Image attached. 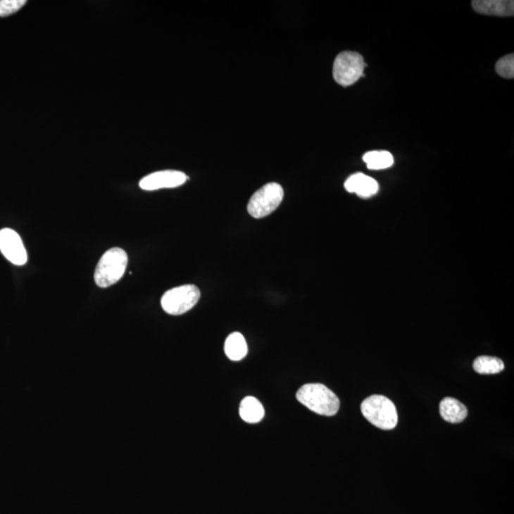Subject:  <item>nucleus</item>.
I'll list each match as a JSON object with an SVG mask.
<instances>
[{"instance_id":"obj_1","label":"nucleus","mask_w":514,"mask_h":514,"mask_svg":"<svg viewBox=\"0 0 514 514\" xmlns=\"http://www.w3.org/2000/svg\"><path fill=\"white\" fill-rule=\"evenodd\" d=\"M296 399L308 410L320 415L334 416L340 408L337 394L323 384H306L297 391Z\"/></svg>"},{"instance_id":"obj_2","label":"nucleus","mask_w":514,"mask_h":514,"mask_svg":"<svg viewBox=\"0 0 514 514\" xmlns=\"http://www.w3.org/2000/svg\"><path fill=\"white\" fill-rule=\"evenodd\" d=\"M128 266V256L121 248H113L103 254L94 270V282L99 288L115 285L123 278Z\"/></svg>"},{"instance_id":"obj_3","label":"nucleus","mask_w":514,"mask_h":514,"mask_svg":"<svg viewBox=\"0 0 514 514\" xmlns=\"http://www.w3.org/2000/svg\"><path fill=\"white\" fill-rule=\"evenodd\" d=\"M362 415L381 430H394L399 423V415L396 405L388 397L373 394L365 399L361 404Z\"/></svg>"},{"instance_id":"obj_4","label":"nucleus","mask_w":514,"mask_h":514,"mask_svg":"<svg viewBox=\"0 0 514 514\" xmlns=\"http://www.w3.org/2000/svg\"><path fill=\"white\" fill-rule=\"evenodd\" d=\"M365 64L363 56L356 51H346L339 54L334 63V80L343 87L353 85L364 77Z\"/></svg>"},{"instance_id":"obj_5","label":"nucleus","mask_w":514,"mask_h":514,"mask_svg":"<svg viewBox=\"0 0 514 514\" xmlns=\"http://www.w3.org/2000/svg\"><path fill=\"white\" fill-rule=\"evenodd\" d=\"M284 197L282 187L268 183L253 194L248 203V213L254 218H263L280 207Z\"/></svg>"},{"instance_id":"obj_6","label":"nucleus","mask_w":514,"mask_h":514,"mask_svg":"<svg viewBox=\"0 0 514 514\" xmlns=\"http://www.w3.org/2000/svg\"><path fill=\"white\" fill-rule=\"evenodd\" d=\"M199 299L200 291L196 286L183 285L166 292L162 296L161 306L169 315H180L192 310Z\"/></svg>"},{"instance_id":"obj_7","label":"nucleus","mask_w":514,"mask_h":514,"mask_svg":"<svg viewBox=\"0 0 514 514\" xmlns=\"http://www.w3.org/2000/svg\"><path fill=\"white\" fill-rule=\"evenodd\" d=\"M0 251L11 263L16 266H23L28 261L23 239L12 229L5 228L0 231Z\"/></svg>"},{"instance_id":"obj_8","label":"nucleus","mask_w":514,"mask_h":514,"mask_svg":"<svg viewBox=\"0 0 514 514\" xmlns=\"http://www.w3.org/2000/svg\"><path fill=\"white\" fill-rule=\"evenodd\" d=\"M188 177L180 170H161L143 177L139 187L144 191H156L161 189L177 188L183 185Z\"/></svg>"},{"instance_id":"obj_9","label":"nucleus","mask_w":514,"mask_h":514,"mask_svg":"<svg viewBox=\"0 0 514 514\" xmlns=\"http://www.w3.org/2000/svg\"><path fill=\"white\" fill-rule=\"evenodd\" d=\"M345 189L349 193L356 194L360 197L368 199L377 193L380 185L373 178L362 173H357L346 180Z\"/></svg>"},{"instance_id":"obj_10","label":"nucleus","mask_w":514,"mask_h":514,"mask_svg":"<svg viewBox=\"0 0 514 514\" xmlns=\"http://www.w3.org/2000/svg\"><path fill=\"white\" fill-rule=\"evenodd\" d=\"M476 13L486 15L513 16V0H475L472 2Z\"/></svg>"},{"instance_id":"obj_11","label":"nucleus","mask_w":514,"mask_h":514,"mask_svg":"<svg viewBox=\"0 0 514 514\" xmlns=\"http://www.w3.org/2000/svg\"><path fill=\"white\" fill-rule=\"evenodd\" d=\"M439 410L441 418L451 424L461 423L468 416L466 406L453 397H445L440 402Z\"/></svg>"},{"instance_id":"obj_12","label":"nucleus","mask_w":514,"mask_h":514,"mask_svg":"<svg viewBox=\"0 0 514 514\" xmlns=\"http://www.w3.org/2000/svg\"><path fill=\"white\" fill-rule=\"evenodd\" d=\"M239 415L247 423L256 424L263 419L265 410L263 406L256 397L248 396L245 397L240 404Z\"/></svg>"},{"instance_id":"obj_13","label":"nucleus","mask_w":514,"mask_h":514,"mask_svg":"<svg viewBox=\"0 0 514 514\" xmlns=\"http://www.w3.org/2000/svg\"><path fill=\"white\" fill-rule=\"evenodd\" d=\"M226 356L232 361H240L248 353V346L245 337L239 332H232L227 337L225 342Z\"/></svg>"},{"instance_id":"obj_14","label":"nucleus","mask_w":514,"mask_h":514,"mask_svg":"<svg viewBox=\"0 0 514 514\" xmlns=\"http://www.w3.org/2000/svg\"><path fill=\"white\" fill-rule=\"evenodd\" d=\"M505 369L504 362L499 357L478 356L473 362V370L479 375H496Z\"/></svg>"},{"instance_id":"obj_15","label":"nucleus","mask_w":514,"mask_h":514,"mask_svg":"<svg viewBox=\"0 0 514 514\" xmlns=\"http://www.w3.org/2000/svg\"><path fill=\"white\" fill-rule=\"evenodd\" d=\"M363 161L368 169L385 170L394 165V156L388 151H372L365 153Z\"/></svg>"},{"instance_id":"obj_16","label":"nucleus","mask_w":514,"mask_h":514,"mask_svg":"<svg viewBox=\"0 0 514 514\" xmlns=\"http://www.w3.org/2000/svg\"><path fill=\"white\" fill-rule=\"evenodd\" d=\"M495 70L500 77L513 80L514 77V55L503 56L495 65Z\"/></svg>"},{"instance_id":"obj_17","label":"nucleus","mask_w":514,"mask_h":514,"mask_svg":"<svg viewBox=\"0 0 514 514\" xmlns=\"http://www.w3.org/2000/svg\"><path fill=\"white\" fill-rule=\"evenodd\" d=\"M25 4V0H0V18L13 15Z\"/></svg>"}]
</instances>
